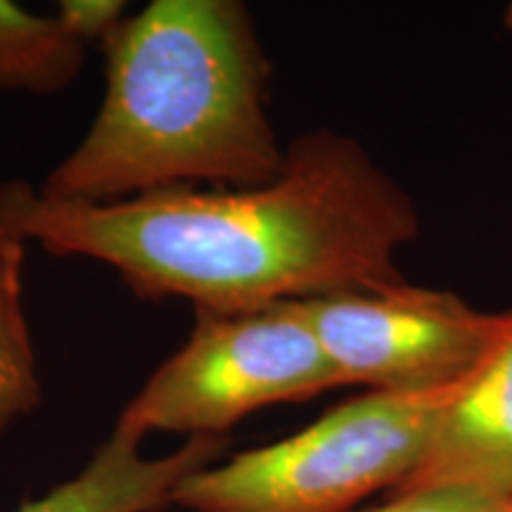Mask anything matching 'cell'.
Returning a JSON list of instances; mask_svg holds the SVG:
<instances>
[{
    "label": "cell",
    "instance_id": "10",
    "mask_svg": "<svg viewBox=\"0 0 512 512\" xmlns=\"http://www.w3.org/2000/svg\"><path fill=\"white\" fill-rule=\"evenodd\" d=\"M55 15L86 46H91L93 41L102 46L105 38L126 17V3L121 0H62L57 3Z\"/></svg>",
    "mask_w": 512,
    "mask_h": 512
},
{
    "label": "cell",
    "instance_id": "3",
    "mask_svg": "<svg viewBox=\"0 0 512 512\" xmlns=\"http://www.w3.org/2000/svg\"><path fill=\"white\" fill-rule=\"evenodd\" d=\"M465 382L356 396L292 437L192 472L171 505L190 512H349L406 482Z\"/></svg>",
    "mask_w": 512,
    "mask_h": 512
},
{
    "label": "cell",
    "instance_id": "6",
    "mask_svg": "<svg viewBox=\"0 0 512 512\" xmlns=\"http://www.w3.org/2000/svg\"><path fill=\"white\" fill-rule=\"evenodd\" d=\"M470 491L512 503V330L453 396L418 467L394 496Z\"/></svg>",
    "mask_w": 512,
    "mask_h": 512
},
{
    "label": "cell",
    "instance_id": "5",
    "mask_svg": "<svg viewBox=\"0 0 512 512\" xmlns=\"http://www.w3.org/2000/svg\"><path fill=\"white\" fill-rule=\"evenodd\" d=\"M302 309L342 387L366 384L373 392L465 382L512 330V311H477L458 294L408 283L304 299Z\"/></svg>",
    "mask_w": 512,
    "mask_h": 512
},
{
    "label": "cell",
    "instance_id": "12",
    "mask_svg": "<svg viewBox=\"0 0 512 512\" xmlns=\"http://www.w3.org/2000/svg\"><path fill=\"white\" fill-rule=\"evenodd\" d=\"M494 512H512V503H503L501 508H496Z\"/></svg>",
    "mask_w": 512,
    "mask_h": 512
},
{
    "label": "cell",
    "instance_id": "11",
    "mask_svg": "<svg viewBox=\"0 0 512 512\" xmlns=\"http://www.w3.org/2000/svg\"><path fill=\"white\" fill-rule=\"evenodd\" d=\"M501 501L470 494V491H430V494L394 496L380 508L366 512H494Z\"/></svg>",
    "mask_w": 512,
    "mask_h": 512
},
{
    "label": "cell",
    "instance_id": "4",
    "mask_svg": "<svg viewBox=\"0 0 512 512\" xmlns=\"http://www.w3.org/2000/svg\"><path fill=\"white\" fill-rule=\"evenodd\" d=\"M342 387L302 302L195 309L188 342L147 377L114 430L226 437L247 415Z\"/></svg>",
    "mask_w": 512,
    "mask_h": 512
},
{
    "label": "cell",
    "instance_id": "13",
    "mask_svg": "<svg viewBox=\"0 0 512 512\" xmlns=\"http://www.w3.org/2000/svg\"><path fill=\"white\" fill-rule=\"evenodd\" d=\"M508 27L512 29V5L508 8Z\"/></svg>",
    "mask_w": 512,
    "mask_h": 512
},
{
    "label": "cell",
    "instance_id": "7",
    "mask_svg": "<svg viewBox=\"0 0 512 512\" xmlns=\"http://www.w3.org/2000/svg\"><path fill=\"white\" fill-rule=\"evenodd\" d=\"M140 444L112 430L79 475L17 512H162L185 477L221 458L228 439L192 437L162 458L143 456Z\"/></svg>",
    "mask_w": 512,
    "mask_h": 512
},
{
    "label": "cell",
    "instance_id": "2",
    "mask_svg": "<svg viewBox=\"0 0 512 512\" xmlns=\"http://www.w3.org/2000/svg\"><path fill=\"white\" fill-rule=\"evenodd\" d=\"M102 50L100 110L43 195L110 204L200 183L259 188L283 171L266 112L268 62L245 5L152 0Z\"/></svg>",
    "mask_w": 512,
    "mask_h": 512
},
{
    "label": "cell",
    "instance_id": "9",
    "mask_svg": "<svg viewBox=\"0 0 512 512\" xmlns=\"http://www.w3.org/2000/svg\"><path fill=\"white\" fill-rule=\"evenodd\" d=\"M27 242L0 226V432L41 406L43 384L24 306Z\"/></svg>",
    "mask_w": 512,
    "mask_h": 512
},
{
    "label": "cell",
    "instance_id": "8",
    "mask_svg": "<svg viewBox=\"0 0 512 512\" xmlns=\"http://www.w3.org/2000/svg\"><path fill=\"white\" fill-rule=\"evenodd\" d=\"M86 48L57 15L0 0V91L60 93L81 74Z\"/></svg>",
    "mask_w": 512,
    "mask_h": 512
},
{
    "label": "cell",
    "instance_id": "1",
    "mask_svg": "<svg viewBox=\"0 0 512 512\" xmlns=\"http://www.w3.org/2000/svg\"><path fill=\"white\" fill-rule=\"evenodd\" d=\"M0 226L53 256L107 264L147 302L242 311L403 285L396 256L418 235V214L361 145L316 131L259 188L88 204L0 183Z\"/></svg>",
    "mask_w": 512,
    "mask_h": 512
}]
</instances>
